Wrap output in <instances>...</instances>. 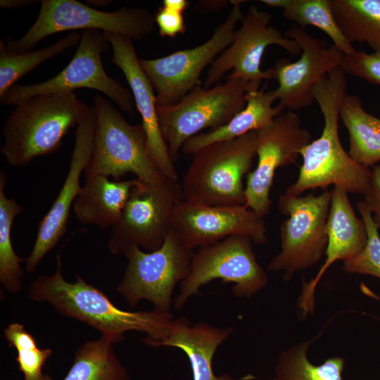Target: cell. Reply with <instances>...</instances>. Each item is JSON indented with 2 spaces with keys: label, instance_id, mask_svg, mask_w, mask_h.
Here are the masks:
<instances>
[{
  "label": "cell",
  "instance_id": "6",
  "mask_svg": "<svg viewBox=\"0 0 380 380\" xmlns=\"http://www.w3.org/2000/svg\"><path fill=\"white\" fill-rule=\"evenodd\" d=\"M35 22L21 38H8L7 49L29 51L46 37L63 31L94 30L142 40L155 27L154 15L142 7H124L108 12L76 0H42Z\"/></svg>",
  "mask_w": 380,
  "mask_h": 380
},
{
  "label": "cell",
  "instance_id": "38",
  "mask_svg": "<svg viewBox=\"0 0 380 380\" xmlns=\"http://www.w3.org/2000/svg\"><path fill=\"white\" fill-rule=\"evenodd\" d=\"M227 2V1H202L198 4L197 9L204 12L211 11H217L226 5Z\"/></svg>",
  "mask_w": 380,
  "mask_h": 380
},
{
  "label": "cell",
  "instance_id": "14",
  "mask_svg": "<svg viewBox=\"0 0 380 380\" xmlns=\"http://www.w3.org/2000/svg\"><path fill=\"white\" fill-rule=\"evenodd\" d=\"M271 20L270 13L251 6L232 44L210 65L203 88L216 85L229 71H232L230 75L258 87L263 80L274 79L272 68L265 71L260 69L264 52L270 45L279 46L293 56L300 54L299 44L270 25Z\"/></svg>",
  "mask_w": 380,
  "mask_h": 380
},
{
  "label": "cell",
  "instance_id": "5",
  "mask_svg": "<svg viewBox=\"0 0 380 380\" xmlns=\"http://www.w3.org/2000/svg\"><path fill=\"white\" fill-rule=\"evenodd\" d=\"M258 132L196 152L180 183L184 200L210 206L245 205L243 177L256 156Z\"/></svg>",
  "mask_w": 380,
  "mask_h": 380
},
{
  "label": "cell",
  "instance_id": "25",
  "mask_svg": "<svg viewBox=\"0 0 380 380\" xmlns=\"http://www.w3.org/2000/svg\"><path fill=\"white\" fill-rule=\"evenodd\" d=\"M336 21L350 43L380 52V0H331Z\"/></svg>",
  "mask_w": 380,
  "mask_h": 380
},
{
  "label": "cell",
  "instance_id": "17",
  "mask_svg": "<svg viewBox=\"0 0 380 380\" xmlns=\"http://www.w3.org/2000/svg\"><path fill=\"white\" fill-rule=\"evenodd\" d=\"M172 229L191 249L232 235L248 236L255 245L268 240L264 218L246 205L210 206L184 199L175 205Z\"/></svg>",
  "mask_w": 380,
  "mask_h": 380
},
{
  "label": "cell",
  "instance_id": "19",
  "mask_svg": "<svg viewBox=\"0 0 380 380\" xmlns=\"http://www.w3.org/2000/svg\"><path fill=\"white\" fill-rule=\"evenodd\" d=\"M103 32L113 50L110 62L124 73L131 89L135 106L141 116V125L146 134L151 158L165 177L178 181L175 163L160 131L155 90L139 65L133 40L118 34Z\"/></svg>",
  "mask_w": 380,
  "mask_h": 380
},
{
  "label": "cell",
  "instance_id": "36",
  "mask_svg": "<svg viewBox=\"0 0 380 380\" xmlns=\"http://www.w3.org/2000/svg\"><path fill=\"white\" fill-rule=\"evenodd\" d=\"M39 2L36 0H1L0 6L5 9H16Z\"/></svg>",
  "mask_w": 380,
  "mask_h": 380
},
{
  "label": "cell",
  "instance_id": "7",
  "mask_svg": "<svg viewBox=\"0 0 380 380\" xmlns=\"http://www.w3.org/2000/svg\"><path fill=\"white\" fill-rule=\"evenodd\" d=\"M226 79L208 89L198 85L174 104L156 105L160 131L174 163L187 139L228 122L245 107L246 94L259 90L241 78L228 75Z\"/></svg>",
  "mask_w": 380,
  "mask_h": 380
},
{
  "label": "cell",
  "instance_id": "8",
  "mask_svg": "<svg viewBox=\"0 0 380 380\" xmlns=\"http://www.w3.org/2000/svg\"><path fill=\"white\" fill-rule=\"evenodd\" d=\"M331 191L321 194L281 195L278 209L289 217L280 227L281 250L269 262L267 270L282 272L285 281L298 271L317 264L327 246V222L330 208Z\"/></svg>",
  "mask_w": 380,
  "mask_h": 380
},
{
  "label": "cell",
  "instance_id": "30",
  "mask_svg": "<svg viewBox=\"0 0 380 380\" xmlns=\"http://www.w3.org/2000/svg\"><path fill=\"white\" fill-rule=\"evenodd\" d=\"M282 15L303 30L307 26H313L323 31L344 55L356 51L341 32L331 0H286Z\"/></svg>",
  "mask_w": 380,
  "mask_h": 380
},
{
  "label": "cell",
  "instance_id": "12",
  "mask_svg": "<svg viewBox=\"0 0 380 380\" xmlns=\"http://www.w3.org/2000/svg\"><path fill=\"white\" fill-rule=\"evenodd\" d=\"M232 8L225 20L202 44L153 58H139V63L153 86L157 106L174 104L200 84V77L206 66L232 42L235 27L244 15V1H230Z\"/></svg>",
  "mask_w": 380,
  "mask_h": 380
},
{
  "label": "cell",
  "instance_id": "26",
  "mask_svg": "<svg viewBox=\"0 0 380 380\" xmlns=\"http://www.w3.org/2000/svg\"><path fill=\"white\" fill-rule=\"evenodd\" d=\"M63 380H130L113 343L101 336L82 344L75 353L72 365Z\"/></svg>",
  "mask_w": 380,
  "mask_h": 380
},
{
  "label": "cell",
  "instance_id": "15",
  "mask_svg": "<svg viewBox=\"0 0 380 380\" xmlns=\"http://www.w3.org/2000/svg\"><path fill=\"white\" fill-rule=\"evenodd\" d=\"M257 132L258 164L246 176L245 205L264 217L272 205L270 195L277 169L294 163L300 151L311 142V134L291 110Z\"/></svg>",
  "mask_w": 380,
  "mask_h": 380
},
{
  "label": "cell",
  "instance_id": "39",
  "mask_svg": "<svg viewBox=\"0 0 380 380\" xmlns=\"http://www.w3.org/2000/svg\"><path fill=\"white\" fill-rule=\"evenodd\" d=\"M112 3L110 0H88L87 4L92 8L107 6Z\"/></svg>",
  "mask_w": 380,
  "mask_h": 380
},
{
  "label": "cell",
  "instance_id": "33",
  "mask_svg": "<svg viewBox=\"0 0 380 380\" xmlns=\"http://www.w3.org/2000/svg\"><path fill=\"white\" fill-rule=\"evenodd\" d=\"M341 68L346 74L380 86V52L355 51L344 55Z\"/></svg>",
  "mask_w": 380,
  "mask_h": 380
},
{
  "label": "cell",
  "instance_id": "16",
  "mask_svg": "<svg viewBox=\"0 0 380 380\" xmlns=\"http://www.w3.org/2000/svg\"><path fill=\"white\" fill-rule=\"evenodd\" d=\"M284 35L296 42L301 49L295 62L277 60L273 68L278 87L274 90L282 110L295 111L310 106L313 90L320 80L331 70L341 68L344 54L334 44L309 35L293 24Z\"/></svg>",
  "mask_w": 380,
  "mask_h": 380
},
{
  "label": "cell",
  "instance_id": "21",
  "mask_svg": "<svg viewBox=\"0 0 380 380\" xmlns=\"http://www.w3.org/2000/svg\"><path fill=\"white\" fill-rule=\"evenodd\" d=\"M233 327H216L205 322L191 324L186 317L174 319L168 336L153 347L170 346L182 350L187 356L193 380H250L248 375L236 379L229 374H215L213 360L218 347L226 341Z\"/></svg>",
  "mask_w": 380,
  "mask_h": 380
},
{
  "label": "cell",
  "instance_id": "1",
  "mask_svg": "<svg viewBox=\"0 0 380 380\" xmlns=\"http://www.w3.org/2000/svg\"><path fill=\"white\" fill-rule=\"evenodd\" d=\"M56 270L51 275H39L30 284L28 296L37 303H48L60 315L75 319L96 329L113 344L125 334L145 333L142 341L153 347L168 336L174 320L170 312L128 311L116 307L100 289L76 275L73 283L62 274L61 258L56 256Z\"/></svg>",
  "mask_w": 380,
  "mask_h": 380
},
{
  "label": "cell",
  "instance_id": "29",
  "mask_svg": "<svg viewBox=\"0 0 380 380\" xmlns=\"http://www.w3.org/2000/svg\"><path fill=\"white\" fill-rule=\"evenodd\" d=\"M82 34L70 32L57 42L35 51L23 53L9 51L5 41L0 42V98L23 76L46 61L78 45Z\"/></svg>",
  "mask_w": 380,
  "mask_h": 380
},
{
  "label": "cell",
  "instance_id": "20",
  "mask_svg": "<svg viewBox=\"0 0 380 380\" xmlns=\"http://www.w3.org/2000/svg\"><path fill=\"white\" fill-rule=\"evenodd\" d=\"M348 192L340 186L331 191L330 208L327 222V246L325 260L316 276L303 281L298 307L303 315L313 314L317 285L328 268L336 261L343 262L359 254L365 247L367 233L363 220L352 207Z\"/></svg>",
  "mask_w": 380,
  "mask_h": 380
},
{
  "label": "cell",
  "instance_id": "28",
  "mask_svg": "<svg viewBox=\"0 0 380 380\" xmlns=\"http://www.w3.org/2000/svg\"><path fill=\"white\" fill-rule=\"evenodd\" d=\"M6 176L0 170V283L12 293L22 291L24 270L21 262L25 258L19 257L11 243V232L15 217L22 213L23 207L15 199L6 196L4 189Z\"/></svg>",
  "mask_w": 380,
  "mask_h": 380
},
{
  "label": "cell",
  "instance_id": "18",
  "mask_svg": "<svg viewBox=\"0 0 380 380\" xmlns=\"http://www.w3.org/2000/svg\"><path fill=\"white\" fill-rule=\"evenodd\" d=\"M96 117L93 106L75 134V145L65 181L50 209L42 219L33 248L25 258L27 272H33L44 256L52 250L65 234L70 208L80 194L82 186L80 177L91 158Z\"/></svg>",
  "mask_w": 380,
  "mask_h": 380
},
{
  "label": "cell",
  "instance_id": "35",
  "mask_svg": "<svg viewBox=\"0 0 380 380\" xmlns=\"http://www.w3.org/2000/svg\"><path fill=\"white\" fill-rule=\"evenodd\" d=\"M362 202L373 214V220L380 229V165L373 166L371 180Z\"/></svg>",
  "mask_w": 380,
  "mask_h": 380
},
{
  "label": "cell",
  "instance_id": "40",
  "mask_svg": "<svg viewBox=\"0 0 380 380\" xmlns=\"http://www.w3.org/2000/svg\"><path fill=\"white\" fill-rule=\"evenodd\" d=\"M39 380H52V378L48 374H44V376Z\"/></svg>",
  "mask_w": 380,
  "mask_h": 380
},
{
  "label": "cell",
  "instance_id": "3",
  "mask_svg": "<svg viewBox=\"0 0 380 380\" xmlns=\"http://www.w3.org/2000/svg\"><path fill=\"white\" fill-rule=\"evenodd\" d=\"M89 107L73 92L37 95L17 105L3 127L1 152L6 163L27 166L35 158L55 151Z\"/></svg>",
  "mask_w": 380,
  "mask_h": 380
},
{
  "label": "cell",
  "instance_id": "9",
  "mask_svg": "<svg viewBox=\"0 0 380 380\" xmlns=\"http://www.w3.org/2000/svg\"><path fill=\"white\" fill-rule=\"evenodd\" d=\"M252 240L232 235L219 241L198 247L191 260L189 272L179 284V293L174 308L180 310L205 284L216 279L233 283L234 296L249 298L262 290L268 282L266 272L257 261Z\"/></svg>",
  "mask_w": 380,
  "mask_h": 380
},
{
  "label": "cell",
  "instance_id": "27",
  "mask_svg": "<svg viewBox=\"0 0 380 380\" xmlns=\"http://www.w3.org/2000/svg\"><path fill=\"white\" fill-rule=\"evenodd\" d=\"M314 340L301 341L281 352L274 368V380H343V357H331L317 365L310 362L308 353Z\"/></svg>",
  "mask_w": 380,
  "mask_h": 380
},
{
  "label": "cell",
  "instance_id": "34",
  "mask_svg": "<svg viewBox=\"0 0 380 380\" xmlns=\"http://www.w3.org/2000/svg\"><path fill=\"white\" fill-rule=\"evenodd\" d=\"M154 18L159 34L162 37H175L186 31L182 13L161 6L154 15Z\"/></svg>",
  "mask_w": 380,
  "mask_h": 380
},
{
  "label": "cell",
  "instance_id": "13",
  "mask_svg": "<svg viewBox=\"0 0 380 380\" xmlns=\"http://www.w3.org/2000/svg\"><path fill=\"white\" fill-rule=\"evenodd\" d=\"M136 179L122 215L111 228L108 248L114 255L132 246L148 252L160 248L172 231L175 205L184 200L179 182L153 185Z\"/></svg>",
  "mask_w": 380,
  "mask_h": 380
},
{
  "label": "cell",
  "instance_id": "2",
  "mask_svg": "<svg viewBox=\"0 0 380 380\" xmlns=\"http://www.w3.org/2000/svg\"><path fill=\"white\" fill-rule=\"evenodd\" d=\"M346 75L341 68H336L323 77L313 90L324 127L320 137L300 151L303 163L296 181L286 191L290 195L299 196L308 189H327L329 185L364 195L369 186L371 170L355 162L340 141L338 122L347 90Z\"/></svg>",
  "mask_w": 380,
  "mask_h": 380
},
{
  "label": "cell",
  "instance_id": "4",
  "mask_svg": "<svg viewBox=\"0 0 380 380\" xmlns=\"http://www.w3.org/2000/svg\"><path fill=\"white\" fill-rule=\"evenodd\" d=\"M96 125L90 160L84 175L111 177L115 181L132 173L141 181L153 185H170L148 153L147 138L141 124L131 125L108 99L97 94L92 105Z\"/></svg>",
  "mask_w": 380,
  "mask_h": 380
},
{
  "label": "cell",
  "instance_id": "23",
  "mask_svg": "<svg viewBox=\"0 0 380 380\" xmlns=\"http://www.w3.org/2000/svg\"><path fill=\"white\" fill-rule=\"evenodd\" d=\"M265 87L260 90L248 91L246 95L245 107L228 122L187 139L182 147V153L194 155L209 144L232 140L271 124L283 110L278 106H272L277 100L276 94L274 90L265 91Z\"/></svg>",
  "mask_w": 380,
  "mask_h": 380
},
{
  "label": "cell",
  "instance_id": "32",
  "mask_svg": "<svg viewBox=\"0 0 380 380\" xmlns=\"http://www.w3.org/2000/svg\"><path fill=\"white\" fill-rule=\"evenodd\" d=\"M356 207L365 224L367 241L365 248L359 254L343 262L342 268L348 274L371 275L380 279L379 229L374 222L372 213L362 201H358Z\"/></svg>",
  "mask_w": 380,
  "mask_h": 380
},
{
  "label": "cell",
  "instance_id": "10",
  "mask_svg": "<svg viewBox=\"0 0 380 380\" xmlns=\"http://www.w3.org/2000/svg\"><path fill=\"white\" fill-rule=\"evenodd\" d=\"M194 253L173 229L154 251L132 246L122 253L127 265L116 290L131 308L146 300L154 309L170 312L175 288L187 277Z\"/></svg>",
  "mask_w": 380,
  "mask_h": 380
},
{
  "label": "cell",
  "instance_id": "31",
  "mask_svg": "<svg viewBox=\"0 0 380 380\" xmlns=\"http://www.w3.org/2000/svg\"><path fill=\"white\" fill-rule=\"evenodd\" d=\"M9 347L17 350L18 368L25 380H39L43 376L42 369L52 355L51 348L40 349L35 338L19 323H11L4 330Z\"/></svg>",
  "mask_w": 380,
  "mask_h": 380
},
{
  "label": "cell",
  "instance_id": "22",
  "mask_svg": "<svg viewBox=\"0 0 380 380\" xmlns=\"http://www.w3.org/2000/svg\"><path fill=\"white\" fill-rule=\"evenodd\" d=\"M137 179L110 181L106 176L86 177L72 208L83 224L112 228L120 220Z\"/></svg>",
  "mask_w": 380,
  "mask_h": 380
},
{
  "label": "cell",
  "instance_id": "11",
  "mask_svg": "<svg viewBox=\"0 0 380 380\" xmlns=\"http://www.w3.org/2000/svg\"><path fill=\"white\" fill-rule=\"evenodd\" d=\"M81 34L73 58L58 74L37 84L14 85L0 98L1 103L16 106L37 95L86 88L105 94L121 110L133 114L136 106L131 91L110 77L103 66L101 55L110 46L103 32L87 30Z\"/></svg>",
  "mask_w": 380,
  "mask_h": 380
},
{
  "label": "cell",
  "instance_id": "24",
  "mask_svg": "<svg viewBox=\"0 0 380 380\" xmlns=\"http://www.w3.org/2000/svg\"><path fill=\"white\" fill-rule=\"evenodd\" d=\"M340 119L349 135L351 158L365 167L380 161V119L368 113L361 99L346 94L340 107Z\"/></svg>",
  "mask_w": 380,
  "mask_h": 380
},
{
  "label": "cell",
  "instance_id": "37",
  "mask_svg": "<svg viewBox=\"0 0 380 380\" xmlns=\"http://www.w3.org/2000/svg\"><path fill=\"white\" fill-rule=\"evenodd\" d=\"M189 5L190 2L186 0H164L162 6L183 13Z\"/></svg>",
  "mask_w": 380,
  "mask_h": 380
}]
</instances>
